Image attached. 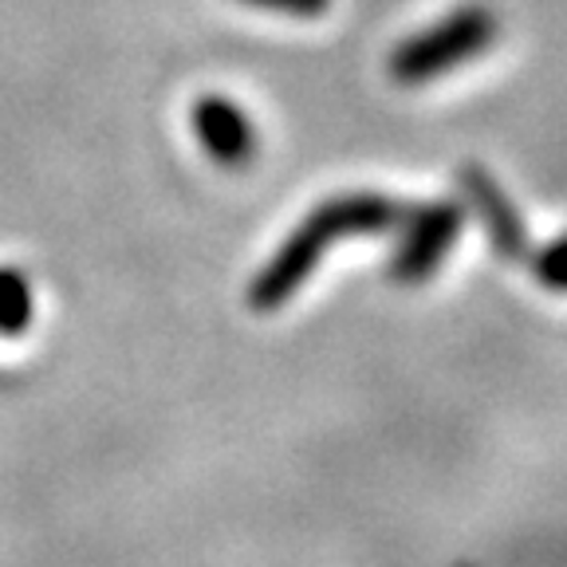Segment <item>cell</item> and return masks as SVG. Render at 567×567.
<instances>
[{
	"label": "cell",
	"instance_id": "5",
	"mask_svg": "<svg viewBox=\"0 0 567 567\" xmlns=\"http://www.w3.org/2000/svg\"><path fill=\"white\" fill-rule=\"evenodd\" d=\"M461 189H465L470 205L477 209L481 221H485V233H488V240H493L496 257L520 260L524 252H528V233H524L516 205L508 202L505 189L493 182V174L481 166H461Z\"/></svg>",
	"mask_w": 567,
	"mask_h": 567
},
{
	"label": "cell",
	"instance_id": "1",
	"mask_svg": "<svg viewBox=\"0 0 567 567\" xmlns=\"http://www.w3.org/2000/svg\"><path fill=\"white\" fill-rule=\"evenodd\" d=\"M406 217V205L394 202L374 189H359V194H339L328 197L323 205L303 217L292 229V237L276 248L268 265L252 276L248 284V308L252 311H276L300 292L308 276L319 268L323 252L343 237H374V233L399 229Z\"/></svg>",
	"mask_w": 567,
	"mask_h": 567
},
{
	"label": "cell",
	"instance_id": "3",
	"mask_svg": "<svg viewBox=\"0 0 567 567\" xmlns=\"http://www.w3.org/2000/svg\"><path fill=\"white\" fill-rule=\"evenodd\" d=\"M465 209L457 202H425L417 209H406L402 217V240L390 257V276L399 284H422L442 268L450 257L453 240L461 237Z\"/></svg>",
	"mask_w": 567,
	"mask_h": 567
},
{
	"label": "cell",
	"instance_id": "4",
	"mask_svg": "<svg viewBox=\"0 0 567 567\" xmlns=\"http://www.w3.org/2000/svg\"><path fill=\"white\" fill-rule=\"evenodd\" d=\"M194 134L202 151L209 154L213 166L221 169H245L257 158V126L225 95H202L194 103Z\"/></svg>",
	"mask_w": 567,
	"mask_h": 567
},
{
	"label": "cell",
	"instance_id": "6",
	"mask_svg": "<svg viewBox=\"0 0 567 567\" xmlns=\"http://www.w3.org/2000/svg\"><path fill=\"white\" fill-rule=\"evenodd\" d=\"M35 319V292L24 272L0 268V336L17 339L32 328Z\"/></svg>",
	"mask_w": 567,
	"mask_h": 567
},
{
	"label": "cell",
	"instance_id": "7",
	"mask_svg": "<svg viewBox=\"0 0 567 567\" xmlns=\"http://www.w3.org/2000/svg\"><path fill=\"white\" fill-rule=\"evenodd\" d=\"M528 252H532V260H528L532 276H536L548 292H567V233L540 248H528Z\"/></svg>",
	"mask_w": 567,
	"mask_h": 567
},
{
	"label": "cell",
	"instance_id": "8",
	"mask_svg": "<svg viewBox=\"0 0 567 567\" xmlns=\"http://www.w3.org/2000/svg\"><path fill=\"white\" fill-rule=\"evenodd\" d=\"M248 9L276 12V17H292V20H319L331 12V0H240Z\"/></svg>",
	"mask_w": 567,
	"mask_h": 567
},
{
	"label": "cell",
	"instance_id": "2",
	"mask_svg": "<svg viewBox=\"0 0 567 567\" xmlns=\"http://www.w3.org/2000/svg\"><path fill=\"white\" fill-rule=\"evenodd\" d=\"M496 40V17L485 4H465L445 20L430 24L425 32L402 40L390 52V80L402 87H417L437 75H450L465 60H477Z\"/></svg>",
	"mask_w": 567,
	"mask_h": 567
}]
</instances>
